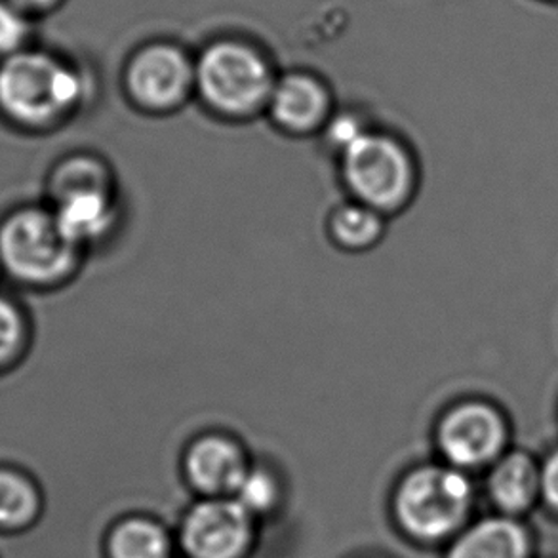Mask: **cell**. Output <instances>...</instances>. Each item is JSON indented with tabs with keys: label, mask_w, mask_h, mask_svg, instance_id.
Returning a JSON list of instances; mask_svg holds the SVG:
<instances>
[{
	"label": "cell",
	"mask_w": 558,
	"mask_h": 558,
	"mask_svg": "<svg viewBox=\"0 0 558 558\" xmlns=\"http://www.w3.org/2000/svg\"><path fill=\"white\" fill-rule=\"evenodd\" d=\"M277 78L269 53L248 38H214L195 56V96L223 121L265 113Z\"/></svg>",
	"instance_id": "obj_1"
},
{
	"label": "cell",
	"mask_w": 558,
	"mask_h": 558,
	"mask_svg": "<svg viewBox=\"0 0 558 558\" xmlns=\"http://www.w3.org/2000/svg\"><path fill=\"white\" fill-rule=\"evenodd\" d=\"M86 96V78L75 63L37 46L0 61V111L8 119L45 129L75 113Z\"/></svg>",
	"instance_id": "obj_2"
},
{
	"label": "cell",
	"mask_w": 558,
	"mask_h": 558,
	"mask_svg": "<svg viewBox=\"0 0 558 558\" xmlns=\"http://www.w3.org/2000/svg\"><path fill=\"white\" fill-rule=\"evenodd\" d=\"M340 180L349 198L371 206L385 218L414 203L422 170L404 137L374 129L338 157Z\"/></svg>",
	"instance_id": "obj_3"
},
{
	"label": "cell",
	"mask_w": 558,
	"mask_h": 558,
	"mask_svg": "<svg viewBox=\"0 0 558 558\" xmlns=\"http://www.w3.org/2000/svg\"><path fill=\"white\" fill-rule=\"evenodd\" d=\"M53 216L69 241L86 248L113 233L121 201L111 168L94 155H75L53 170Z\"/></svg>",
	"instance_id": "obj_4"
},
{
	"label": "cell",
	"mask_w": 558,
	"mask_h": 558,
	"mask_svg": "<svg viewBox=\"0 0 558 558\" xmlns=\"http://www.w3.org/2000/svg\"><path fill=\"white\" fill-rule=\"evenodd\" d=\"M475 484L465 471L448 463H430L412 471L400 484L397 514L400 524L420 539L456 537L475 509Z\"/></svg>",
	"instance_id": "obj_5"
},
{
	"label": "cell",
	"mask_w": 558,
	"mask_h": 558,
	"mask_svg": "<svg viewBox=\"0 0 558 558\" xmlns=\"http://www.w3.org/2000/svg\"><path fill=\"white\" fill-rule=\"evenodd\" d=\"M81 246L69 241L52 210L25 208L0 226V265L29 284H56L81 262Z\"/></svg>",
	"instance_id": "obj_6"
},
{
	"label": "cell",
	"mask_w": 558,
	"mask_h": 558,
	"mask_svg": "<svg viewBox=\"0 0 558 558\" xmlns=\"http://www.w3.org/2000/svg\"><path fill=\"white\" fill-rule=\"evenodd\" d=\"M122 90L142 113H175L195 96V56L168 38L144 43L124 61Z\"/></svg>",
	"instance_id": "obj_7"
},
{
	"label": "cell",
	"mask_w": 558,
	"mask_h": 558,
	"mask_svg": "<svg viewBox=\"0 0 558 558\" xmlns=\"http://www.w3.org/2000/svg\"><path fill=\"white\" fill-rule=\"evenodd\" d=\"M435 438L442 461L471 475L486 471L511 448V423L496 402L468 397L446 408Z\"/></svg>",
	"instance_id": "obj_8"
},
{
	"label": "cell",
	"mask_w": 558,
	"mask_h": 558,
	"mask_svg": "<svg viewBox=\"0 0 558 558\" xmlns=\"http://www.w3.org/2000/svg\"><path fill=\"white\" fill-rule=\"evenodd\" d=\"M336 104L332 88L323 76L294 69L279 73L265 114L275 129L294 137L320 136Z\"/></svg>",
	"instance_id": "obj_9"
},
{
	"label": "cell",
	"mask_w": 558,
	"mask_h": 558,
	"mask_svg": "<svg viewBox=\"0 0 558 558\" xmlns=\"http://www.w3.org/2000/svg\"><path fill=\"white\" fill-rule=\"evenodd\" d=\"M248 536V511L236 499H211L189 513L183 545L193 558H236Z\"/></svg>",
	"instance_id": "obj_10"
},
{
	"label": "cell",
	"mask_w": 558,
	"mask_h": 558,
	"mask_svg": "<svg viewBox=\"0 0 558 558\" xmlns=\"http://www.w3.org/2000/svg\"><path fill=\"white\" fill-rule=\"evenodd\" d=\"M484 492L494 513L526 521L539 507V458L511 446L486 469Z\"/></svg>",
	"instance_id": "obj_11"
},
{
	"label": "cell",
	"mask_w": 558,
	"mask_h": 558,
	"mask_svg": "<svg viewBox=\"0 0 558 558\" xmlns=\"http://www.w3.org/2000/svg\"><path fill=\"white\" fill-rule=\"evenodd\" d=\"M446 558H536V536L526 521L494 513L469 522Z\"/></svg>",
	"instance_id": "obj_12"
},
{
	"label": "cell",
	"mask_w": 558,
	"mask_h": 558,
	"mask_svg": "<svg viewBox=\"0 0 558 558\" xmlns=\"http://www.w3.org/2000/svg\"><path fill=\"white\" fill-rule=\"evenodd\" d=\"M185 471L198 490L221 496L234 494L250 468L236 440L221 433H208L189 446Z\"/></svg>",
	"instance_id": "obj_13"
},
{
	"label": "cell",
	"mask_w": 558,
	"mask_h": 558,
	"mask_svg": "<svg viewBox=\"0 0 558 558\" xmlns=\"http://www.w3.org/2000/svg\"><path fill=\"white\" fill-rule=\"evenodd\" d=\"M387 218L371 206L349 198L338 204L326 221V233L333 246L349 254L376 248L384 241Z\"/></svg>",
	"instance_id": "obj_14"
},
{
	"label": "cell",
	"mask_w": 558,
	"mask_h": 558,
	"mask_svg": "<svg viewBox=\"0 0 558 558\" xmlns=\"http://www.w3.org/2000/svg\"><path fill=\"white\" fill-rule=\"evenodd\" d=\"M167 551V536L153 522H124L117 529L111 539L113 558H165Z\"/></svg>",
	"instance_id": "obj_15"
},
{
	"label": "cell",
	"mask_w": 558,
	"mask_h": 558,
	"mask_svg": "<svg viewBox=\"0 0 558 558\" xmlns=\"http://www.w3.org/2000/svg\"><path fill=\"white\" fill-rule=\"evenodd\" d=\"M37 513V494L31 484L0 471V526H23Z\"/></svg>",
	"instance_id": "obj_16"
},
{
	"label": "cell",
	"mask_w": 558,
	"mask_h": 558,
	"mask_svg": "<svg viewBox=\"0 0 558 558\" xmlns=\"http://www.w3.org/2000/svg\"><path fill=\"white\" fill-rule=\"evenodd\" d=\"M372 129H374V124L361 111H356V109H336L332 117H330V121L326 122L325 129L320 132V137H323V144L336 157H340L341 153L348 151L351 145H355Z\"/></svg>",
	"instance_id": "obj_17"
},
{
	"label": "cell",
	"mask_w": 558,
	"mask_h": 558,
	"mask_svg": "<svg viewBox=\"0 0 558 558\" xmlns=\"http://www.w3.org/2000/svg\"><path fill=\"white\" fill-rule=\"evenodd\" d=\"M33 22L8 0H0V61L31 46Z\"/></svg>",
	"instance_id": "obj_18"
},
{
	"label": "cell",
	"mask_w": 558,
	"mask_h": 558,
	"mask_svg": "<svg viewBox=\"0 0 558 558\" xmlns=\"http://www.w3.org/2000/svg\"><path fill=\"white\" fill-rule=\"evenodd\" d=\"M275 498H277V483L262 469H250L241 486L234 492V499L248 513L269 509L275 504Z\"/></svg>",
	"instance_id": "obj_19"
},
{
	"label": "cell",
	"mask_w": 558,
	"mask_h": 558,
	"mask_svg": "<svg viewBox=\"0 0 558 558\" xmlns=\"http://www.w3.org/2000/svg\"><path fill=\"white\" fill-rule=\"evenodd\" d=\"M23 340V320L12 303L0 298V366L17 353Z\"/></svg>",
	"instance_id": "obj_20"
},
{
	"label": "cell",
	"mask_w": 558,
	"mask_h": 558,
	"mask_svg": "<svg viewBox=\"0 0 558 558\" xmlns=\"http://www.w3.org/2000/svg\"><path fill=\"white\" fill-rule=\"evenodd\" d=\"M539 507L558 519V446L539 460Z\"/></svg>",
	"instance_id": "obj_21"
},
{
	"label": "cell",
	"mask_w": 558,
	"mask_h": 558,
	"mask_svg": "<svg viewBox=\"0 0 558 558\" xmlns=\"http://www.w3.org/2000/svg\"><path fill=\"white\" fill-rule=\"evenodd\" d=\"M8 2L14 4L17 10H22L23 14L29 15L31 20L53 14L65 4V0H8Z\"/></svg>",
	"instance_id": "obj_22"
},
{
	"label": "cell",
	"mask_w": 558,
	"mask_h": 558,
	"mask_svg": "<svg viewBox=\"0 0 558 558\" xmlns=\"http://www.w3.org/2000/svg\"><path fill=\"white\" fill-rule=\"evenodd\" d=\"M553 2H558V0H553Z\"/></svg>",
	"instance_id": "obj_23"
}]
</instances>
